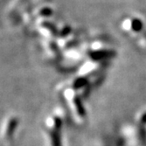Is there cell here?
Instances as JSON below:
<instances>
[{
  "mask_svg": "<svg viewBox=\"0 0 146 146\" xmlns=\"http://www.w3.org/2000/svg\"><path fill=\"white\" fill-rule=\"evenodd\" d=\"M18 119L16 117H12L10 119V121L7 124V127H6V129H5V135L6 137H11L12 136V134L14 133V131L18 126Z\"/></svg>",
  "mask_w": 146,
  "mask_h": 146,
  "instance_id": "cell-1",
  "label": "cell"
}]
</instances>
